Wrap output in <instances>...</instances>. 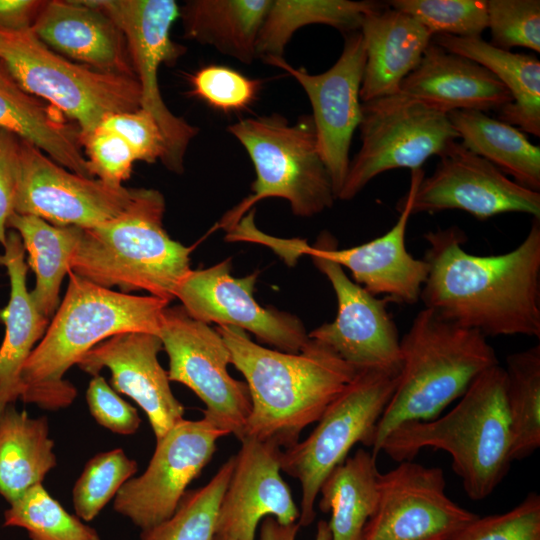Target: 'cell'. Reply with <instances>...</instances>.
<instances>
[{"label":"cell","instance_id":"1","mask_svg":"<svg viewBox=\"0 0 540 540\" xmlns=\"http://www.w3.org/2000/svg\"><path fill=\"white\" fill-rule=\"evenodd\" d=\"M540 219L513 250L467 252L465 232L450 226L423 235L429 266L420 299L426 309L486 338H540Z\"/></svg>","mask_w":540,"mask_h":540},{"label":"cell","instance_id":"2","mask_svg":"<svg viewBox=\"0 0 540 540\" xmlns=\"http://www.w3.org/2000/svg\"><path fill=\"white\" fill-rule=\"evenodd\" d=\"M215 329L249 390L252 407L243 438L290 448L305 427L320 419L357 372L329 347L310 338L299 353H287L253 342L238 327Z\"/></svg>","mask_w":540,"mask_h":540},{"label":"cell","instance_id":"3","mask_svg":"<svg viewBox=\"0 0 540 540\" xmlns=\"http://www.w3.org/2000/svg\"><path fill=\"white\" fill-rule=\"evenodd\" d=\"M169 302L96 285L69 272L66 293L42 339L21 370L24 403L46 410L70 406L77 396L66 372L102 341L127 332L158 335Z\"/></svg>","mask_w":540,"mask_h":540},{"label":"cell","instance_id":"4","mask_svg":"<svg viewBox=\"0 0 540 540\" xmlns=\"http://www.w3.org/2000/svg\"><path fill=\"white\" fill-rule=\"evenodd\" d=\"M426 447L451 455L452 468L470 499L493 493L512 463L506 373L500 364L478 375L447 414L395 427L380 451L402 462Z\"/></svg>","mask_w":540,"mask_h":540},{"label":"cell","instance_id":"5","mask_svg":"<svg viewBox=\"0 0 540 540\" xmlns=\"http://www.w3.org/2000/svg\"><path fill=\"white\" fill-rule=\"evenodd\" d=\"M165 198L156 189L137 188L117 217L83 229L70 271L96 285L123 293L146 291L168 302L191 270V248L163 227Z\"/></svg>","mask_w":540,"mask_h":540},{"label":"cell","instance_id":"6","mask_svg":"<svg viewBox=\"0 0 540 540\" xmlns=\"http://www.w3.org/2000/svg\"><path fill=\"white\" fill-rule=\"evenodd\" d=\"M400 350L398 382L373 436L375 457L395 427L437 418L478 375L499 364L484 335L447 322L426 308L400 338Z\"/></svg>","mask_w":540,"mask_h":540},{"label":"cell","instance_id":"7","mask_svg":"<svg viewBox=\"0 0 540 540\" xmlns=\"http://www.w3.org/2000/svg\"><path fill=\"white\" fill-rule=\"evenodd\" d=\"M248 153L256 173L252 193L219 221L227 232L258 202L282 198L293 214L311 217L336 200L329 172L320 155L311 115L295 124L279 113L242 119L228 127Z\"/></svg>","mask_w":540,"mask_h":540},{"label":"cell","instance_id":"8","mask_svg":"<svg viewBox=\"0 0 540 540\" xmlns=\"http://www.w3.org/2000/svg\"><path fill=\"white\" fill-rule=\"evenodd\" d=\"M0 61L24 91L58 109L79 127L80 135L109 115L140 108L136 78L76 63L50 49L31 28H0Z\"/></svg>","mask_w":540,"mask_h":540},{"label":"cell","instance_id":"9","mask_svg":"<svg viewBox=\"0 0 540 540\" xmlns=\"http://www.w3.org/2000/svg\"><path fill=\"white\" fill-rule=\"evenodd\" d=\"M399 374L362 370L334 399L303 441L282 450L281 471L301 486L298 524L309 526L320 487L327 475L347 457L357 443L372 447L376 426L387 407Z\"/></svg>","mask_w":540,"mask_h":540},{"label":"cell","instance_id":"10","mask_svg":"<svg viewBox=\"0 0 540 540\" xmlns=\"http://www.w3.org/2000/svg\"><path fill=\"white\" fill-rule=\"evenodd\" d=\"M361 147L350 160L340 200H351L376 176L411 171L457 139L447 114L402 93L361 103Z\"/></svg>","mask_w":540,"mask_h":540},{"label":"cell","instance_id":"11","mask_svg":"<svg viewBox=\"0 0 540 540\" xmlns=\"http://www.w3.org/2000/svg\"><path fill=\"white\" fill-rule=\"evenodd\" d=\"M158 336L169 358V380L191 389L205 404L203 417L241 440L251 398L246 382L227 370L231 356L221 335L176 305L165 308Z\"/></svg>","mask_w":540,"mask_h":540},{"label":"cell","instance_id":"12","mask_svg":"<svg viewBox=\"0 0 540 540\" xmlns=\"http://www.w3.org/2000/svg\"><path fill=\"white\" fill-rule=\"evenodd\" d=\"M122 30L140 87V108L157 122L166 144L163 165L182 173L184 156L198 128L174 115L165 104L158 82L163 64H173L185 51L170 36L180 7L174 0H91Z\"/></svg>","mask_w":540,"mask_h":540},{"label":"cell","instance_id":"13","mask_svg":"<svg viewBox=\"0 0 540 540\" xmlns=\"http://www.w3.org/2000/svg\"><path fill=\"white\" fill-rule=\"evenodd\" d=\"M423 178L422 169L411 171L408 192L397 204L400 215L396 223L385 234L366 243L338 249L336 239L327 231L321 233L314 246L303 239H277L266 234L260 243L273 248L287 263L301 255L323 256L348 269L354 282L372 295H384L401 304L417 303L429 266L407 251L405 236L413 199Z\"/></svg>","mask_w":540,"mask_h":540},{"label":"cell","instance_id":"14","mask_svg":"<svg viewBox=\"0 0 540 540\" xmlns=\"http://www.w3.org/2000/svg\"><path fill=\"white\" fill-rule=\"evenodd\" d=\"M225 435L226 431L204 417L181 420L156 440L147 468L121 487L113 509L141 531L165 521L212 459L219 438Z\"/></svg>","mask_w":540,"mask_h":540},{"label":"cell","instance_id":"15","mask_svg":"<svg viewBox=\"0 0 540 540\" xmlns=\"http://www.w3.org/2000/svg\"><path fill=\"white\" fill-rule=\"evenodd\" d=\"M137 188L77 175L29 142H19L15 212L55 226L90 229L120 215Z\"/></svg>","mask_w":540,"mask_h":540},{"label":"cell","instance_id":"16","mask_svg":"<svg viewBox=\"0 0 540 540\" xmlns=\"http://www.w3.org/2000/svg\"><path fill=\"white\" fill-rule=\"evenodd\" d=\"M444 472L402 461L380 474L376 508L360 540L449 538L478 517L445 493Z\"/></svg>","mask_w":540,"mask_h":540},{"label":"cell","instance_id":"17","mask_svg":"<svg viewBox=\"0 0 540 540\" xmlns=\"http://www.w3.org/2000/svg\"><path fill=\"white\" fill-rule=\"evenodd\" d=\"M344 36L339 58L320 74L296 68L284 58L264 59L269 65L291 75L308 96L318 149L329 172L336 199L348 172L353 134L361 121L360 88L366 61L361 32Z\"/></svg>","mask_w":540,"mask_h":540},{"label":"cell","instance_id":"18","mask_svg":"<svg viewBox=\"0 0 540 540\" xmlns=\"http://www.w3.org/2000/svg\"><path fill=\"white\" fill-rule=\"evenodd\" d=\"M257 274L234 277L230 259L191 269L179 283L175 298L198 321L238 327L279 351L299 353L309 340L304 324L290 313L257 303L253 296Z\"/></svg>","mask_w":540,"mask_h":540},{"label":"cell","instance_id":"19","mask_svg":"<svg viewBox=\"0 0 540 540\" xmlns=\"http://www.w3.org/2000/svg\"><path fill=\"white\" fill-rule=\"evenodd\" d=\"M429 177L420 182L412 214L462 210L479 220L505 213L540 219V193L510 179L486 159L457 140L439 156Z\"/></svg>","mask_w":540,"mask_h":540},{"label":"cell","instance_id":"20","mask_svg":"<svg viewBox=\"0 0 540 540\" xmlns=\"http://www.w3.org/2000/svg\"><path fill=\"white\" fill-rule=\"evenodd\" d=\"M310 257L329 280L338 310L334 321L315 328L308 337L329 347L357 372L381 370L399 374L400 336L387 310L390 300L369 293L332 260L320 255Z\"/></svg>","mask_w":540,"mask_h":540},{"label":"cell","instance_id":"21","mask_svg":"<svg viewBox=\"0 0 540 540\" xmlns=\"http://www.w3.org/2000/svg\"><path fill=\"white\" fill-rule=\"evenodd\" d=\"M162 349L156 334L127 332L102 341L77 363L82 371L93 376L108 369L112 388L140 406L156 440L184 419V406L174 396L168 372L158 360Z\"/></svg>","mask_w":540,"mask_h":540},{"label":"cell","instance_id":"22","mask_svg":"<svg viewBox=\"0 0 540 540\" xmlns=\"http://www.w3.org/2000/svg\"><path fill=\"white\" fill-rule=\"evenodd\" d=\"M240 442L221 500L216 535L255 540L258 523L264 517L288 525L298 521L300 512L280 474L282 449L275 443L251 437Z\"/></svg>","mask_w":540,"mask_h":540},{"label":"cell","instance_id":"23","mask_svg":"<svg viewBox=\"0 0 540 540\" xmlns=\"http://www.w3.org/2000/svg\"><path fill=\"white\" fill-rule=\"evenodd\" d=\"M31 30L50 49L76 63L136 78L122 30L91 0L45 1Z\"/></svg>","mask_w":540,"mask_h":540},{"label":"cell","instance_id":"24","mask_svg":"<svg viewBox=\"0 0 540 540\" xmlns=\"http://www.w3.org/2000/svg\"><path fill=\"white\" fill-rule=\"evenodd\" d=\"M399 93L445 114L454 110L500 111L511 103L504 84L488 69L431 42Z\"/></svg>","mask_w":540,"mask_h":540},{"label":"cell","instance_id":"25","mask_svg":"<svg viewBox=\"0 0 540 540\" xmlns=\"http://www.w3.org/2000/svg\"><path fill=\"white\" fill-rule=\"evenodd\" d=\"M360 32L366 55L361 102L399 93L434 37L414 17L388 4L366 14Z\"/></svg>","mask_w":540,"mask_h":540},{"label":"cell","instance_id":"26","mask_svg":"<svg viewBox=\"0 0 540 540\" xmlns=\"http://www.w3.org/2000/svg\"><path fill=\"white\" fill-rule=\"evenodd\" d=\"M24 247L16 231H9L0 255L10 280V298L0 312L5 324V336L0 347V413L20 400L21 370L27 358L42 339L49 318L37 309L27 289V264Z\"/></svg>","mask_w":540,"mask_h":540},{"label":"cell","instance_id":"27","mask_svg":"<svg viewBox=\"0 0 540 540\" xmlns=\"http://www.w3.org/2000/svg\"><path fill=\"white\" fill-rule=\"evenodd\" d=\"M0 129L39 148L69 171L93 178L80 129L58 109L24 91L0 65Z\"/></svg>","mask_w":540,"mask_h":540},{"label":"cell","instance_id":"28","mask_svg":"<svg viewBox=\"0 0 540 540\" xmlns=\"http://www.w3.org/2000/svg\"><path fill=\"white\" fill-rule=\"evenodd\" d=\"M432 42L493 73L512 98L511 103L499 111L498 119L518 126L522 132L540 136V61L537 57L498 48L481 37L437 34Z\"/></svg>","mask_w":540,"mask_h":540},{"label":"cell","instance_id":"29","mask_svg":"<svg viewBox=\"0 0 540 540\" xmlns=\"http://www.w3.org/2000/svg\"><path fill=\"white\" fill-rule=\"evenodd\" d=\"M272 0H190L180 8L184 37L244 64L257 59L258 36Z\"/></svg>","mask_w":540,"mask_h":540},{"label":"cell","instance_id":"30","mask_svg":"<svg viewBox=\"0 0 540 540\" xmlns=\"http://www.w3.org/2000/svg\"><path fill=\"white\" fill-rule=\"evenodd\" d=\"M56 465L48 419L8 405L0 413V496L10 504L43 483Z\"/></svg>","mask_w":540,"mask_h":540},{"label":"cell","instance_id":"31","mask_svg":"<svg viewBox=\"0 0 540 540\" xmlns=\"http://www.w3.org/2000/svg\"><path fill=\"white\" fill-rule=\"evenodd\" d=\"M461 144L518 184L540 190V148L520 129L476 110L447 113Z\"/></svg>","mask_w":540,"mask_h":540},{"label":"cell","instance_id":"32","mask_svg":"<svg viewBox=\"0 0 540 540\" xmlns=\"http://www.w3.org/2000/svg\"><path fill=\"white\" fill-rule=\"evenodd\" d=\"M380 472L372 452L358 449L323 481L319 508L330 512L332 540H360L379 496Z\"/></svg>","mask_w":540,"mask_h":540},{"label":"cell","instance_id":"33","mask_svg":"<svg viewBox=\"0 0 540 540\" xmlns=\"http://www.w3.org/2000/svg\"><path fill=\"white\" fill-rule=\"evenodd\" d=\"M7 227L18 233L28 252V264L36 277L30 294L39 312L50 318L59 306L61 284L70 272L83 229L55 226L39 217L16 212L9 218Z\"/></svg>","mask_w":540,"mask_h":540},{"label":"cell","instance_id":"34","mask_svg":"<svg viewBox=\"0 0 540 540\" xmlns=\"http://www.w3.org/2000/svg\"><path fill=\"white\" fill-rule=\"evenodd\" d=\"M383 5L367 0H272L258 36L257 58H283L294 33L307 25H328L344 35L360 31L365 15Z\"/></svg>","mask_w":540,"mask_h":540},{"label":"cell","instance_id":"35","mask_svg":"<svg viewBox=\"0 0 540 540\" xmlns=\"http://www.w3.org/2000/svg\"><path fill=\"white\" fill-rule=\"evenodd\" d=\"M504 369L511 458L521 460L540 447V345L510 354Z\"/></svg>","mask_w":540,"mask_h":540},{"label":"cell","instance_id":"36","mask_svg":"<svg viewBox=\"0 0 540 540\" xmlns=\"http://www.w3.org/2000/svg\"><path fill=\"white\" fill-rule=\"evenodd\" d=\"M234 464L231 456L206 485L187 490L173 515L142 530L140 540H215L219 508Z\"/></svg>","mask_w":540,"mask_h":540},{"label":"cell","instance_id":"37","mask_svg":"<svg viewBox=\"0 0 540 540\" xmlns=\"http://www.w3.org/2000/svg\"><path fill=\"white\" fill-rule=\"evenodd\" d=\"M3 525L26 530L30 540H101L94 528L52 497L43 483L9 504Z\"/></svg>","mask_w":540,"mask_h":540},{"label":"cell","instance_id":"38","mask_svg":"<svg viewBox=\"0 0 540 540\" xmlns=\"http://www.w3.org/2000/svg\"><path fill=\"white\" fill-rule=\"evenodd\" d=\"M137 469V462L121 448L90 458L72 490L75 515L84 522L94 520Z\"/></svg>","mask_w":540,"mask_h":540},{"label":"cell","instance_id":"39","mask_svg":"<svg viewBox=\"0 0 540 540\" xmlns=\"http://www.w3.org/2000/svg\"><path fill=\"white\" fill-rule=\"evenodd\" d=\"M387 3L414 17L433 36L481 37L487 28L486 0H392Z\"/></svg>","mask_w":540,"mask_h":540},{"label":"cell","instance_id":"40","mask_svg":"<svg viewBox=\"0 0 540 540\" xmlns=\"http://www.w3.org/2000/svg\"><path fill=\"white\" fill-rule=\"evenodd\" d=\"M487 28L491 44L510 50L523 47L540 52L539 0H488Z\"/></svg>","mask_w":540,"mask_h":540},{"label":"cell","instance_id":"41","mask_svg":"<svg viewBox=\"0 0 540 540\" xmlns=\"http://www.w3.org/2000/svg\"><path fill=\"white\" fill-rule=\"evenodd\" d=\"M446 540H540V495L530 492L507 512L478 516Z\"/></svg>","mask_w":540,"mask_h":540},{"label":"cell","instance_id":"42","mask_svg":"<svg viewBox=\"0 0 540 540\" xmlns=\"http://www.w3.org/2000/svg\"><path fill=\"white\" fill-rule=\"evenodd\" d=\"M190 83L192 95L223 112L247 109L261 89V81L216 64L197 70L191 75Z\"/></svg>","mask_w":540,"mask_h":540},{"label":"cell","instance_id":"43","mask_svg":"<svg viewBox=\"0 0 540 540\" xmlns=\"http://www.w3.org/2000/svg\"><path fill=\"white\" fill-rule=\"evenodd\" d=\"M80 142L93 178L112 186H123L130 178L137 159L118 134L99 125L80 135Z\"/></svg>","mask_w":540,"mask_h":540},{"label":"cell","instance_id":"44","mask_svg":"<svg viewBox=\"0 0 540 540\" xmlns=\"http://www.w3.org/2000/svg\"><path fill=\"white\" fill-rule=\"evenodd\" d=\"M118 134L131 148L137 161L153 164L164 162L167 154L162 132L146 110L139 108L131 112L109 115L100 124Z\"/></svg>","mask_w":540,"mask_h":540},{"label":"cell","instance_id":"45","mask_svg":"<svg viewBox=\"0 0 540 540\" xmlns=\"http://www.w3.org/2000/svg\"><path fill=\"white\" fill-rule=\"evenodd\" d=\"M86 401L94 420L113 433L132 435L141 424L137 409L121 398L99 374L89 382Z\"/></svg>","mask_w":540,"mask_h":540},{"label":"cell","instance_id":"46","mask_svg":"<svg viewBox=\"0 0 540 540\" xmlns=\"http://www.w3.org/2000/svg\"><path fill=\"white\" fill-rule=\"evenodd\" d=\"M20 139L0 129V243L7 240L6 228L15 213Z\"/></svg>","mask_w":540,"mask_h":540},{"label":"cell","instance_id":"47","mask_svg":"<svg viewBox=\"0 0 540 540\" xmlns=\"http://www.w3.org/2000/svg\"><path fill=\"white\" fill-rule=\"evenodd\" d=\"M45 1L0 0V28L24 30L32 28Z\"/></svg>","mask_w":540,"mask_h":540},{"label":"cell","instance_id":"48","mask_svg":"<svg viewBox=\"0 0 540 540\" xmlns=\"http://www.w3.org/2000/svg\"><path fill=\"white\" fill-rule=\"evenodd\" d=\"M300 526L298 522L283 525L273 517H265L260 528V540H295ZM314 540H332L328 522L320 520Z\"/></svg>","mask_w":540,"mask_h":540},{"label":"cell","instance_id":"49","mask_svg":"<svg viewBox=\"0 0 540 540\" xmlns=\"http://www.w3.org/2000/svg\"><path fill=\"white\" fill-rule=\"evenodd\" d=\"M215 540H236V539L228 535H216Z\"/></svg>","mask_w":540,"mask_h":540},{"label":"cell","instance_id":"50","mask_svg":"<svg viewBox=\"0 0 540 540\" xmlns=\"http://www.w3.org/2000/svg\"><path fill=\"white\" fill-rule=\"evenodd\" d=\"M433 540H446L445 538H436V539H433Z\"/></svg>","mask_w":540,"mask_h":540}]
</instances>
